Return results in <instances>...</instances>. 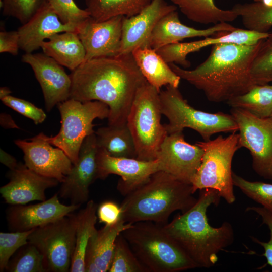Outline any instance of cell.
<instances>
[{"label":"cell","mask_w":272,"mask_h":272,"mask_svg":"<svg viewBox=\"0 0 272 272\" xmlns=\"http://www.w3.org/2000/svg\"><path fill=\"white\" fill-rule=\"evenodd\" d=\"M241 147L250 152L252 166L260 177L272 181V120L261 118L239 108H231Z\"/></svg>","instance_id":"cell-11"},{"label":"cell","mask_w":272,"mask_h":272,"mask_svg":"<svg viewBox=\"0 0 272 272\" xmlns=\"http://www.w3.org/2000/svg\"><path fill=\"white\" fill-rule=\"evenodd\" d=\"M0 124L4 128L19 129L11 115L5 113H2L0 115Z\"/></svg>","instance_id":"cell-45"},{"label":"cell","mask_w":272,"mask_h":272,"mask_svg":"<svg viewBox=\"0 0 272 272\" xmlns=\"http://www.w3.org/2000/svg\"><path fill=\"white\" fill-rule=\"evenodd\" d=\"M263 40L252 45L230 43L212 45L208 58L192 70L168 64L181 79L201 90L209 101L227 102L256 85L250 70Z\"/></svg>","instance_id":"cell-2"},{"label":"cell","mask_w":272,"mask_h":272,"mask_svg":"<svg viewBox=\"0 0 272 272\" xmlns=\"http://www.w3.org/2000/svg\"><path fill=\"white\" fill-rule=\"evenodd\" d=\"M189 20L203 24L228 23L238 16L231 9L218 8L214 0H171Z\"/></svg>","instance_id":"cell-29"},{"label":"cell","mask_w":272,"mask_h":272,"mask_svg":"<svg viewBox=\"0 0 272 272\" xmlns=\"http://www.w3.org/2000/svg\"><path fill=\"white\" fill-rule=\"evenodd\" d=\"M269 118L272 120V114L271 115V116H270Z\"/></svg>","instance_id":"cell-48"},{"label":"cell","mask_w":272,"mask_h":272,"mask_svg":"<svg viewBox=\"0 0 272 272\" xmlns=\"http://www.w3.org/2000/svg\"><path fill=\"white\" fill-rule=\"evenodd\" d=\"M98 178L104 180L110 174L121 178L117 188L126 196L147 182L155 173L160 171L158 161H143L137 158L116 157L98 148L97 153Z\"/></svg>","instance_id":"cell-15"},{"label":"cell","mask_w":272,"mask_h":272,"mask_svg":"<svg viewBox=\"0 0 272 272\" xmlns=\"http://www.w3.org/2000/svg\"><path fill=\"white\" fill-rule=\"evenodd\" d=\"M97 208L98 205L93 200H90L85 207L77 214L75 248L70 269L71 272H86L85 253L89 240L96 229Z\"/></svg>","instance_id":"cell-27"},{"label":"cell","mask_w":272,"mask_h":272,"mask_svg":"<svg viewBox=\"0 0 272 272\" xmlns=\"http://www.w3.org/2000/svg\"><path fill=\"white\" fill-rule=\"evenodd\" d=\"M203 150L200 165L192 182L194 193L210 188L217 190L228 203L235 201L231 170L236 152L241 148L238 133L219 135L213 140L196 143Z\"/></svg>","instance_id":"cell-8"},{"label":"cell","mask_w":272,"mask_h":272,"mask_svg":"<svg viewBox=\"0 0 272 272\" xmlns=\"http://www.w3.org/2000/svg\"><path fill=\"white\" fill-rule=\"evenodd\" d=\"M98 148L110 156L137 158L136 148L127 124L121 126L109 125L95 131Z\"/></svg>","instance_id":"cell-28"},{"label":"cell","mask_w":272,"mask_h":272,"mask_svg":"<svg viewBox=\"0 0 272 272\" xmlns=\"http://www.w3.org/2000/svg\"><path fill=\"white\" fill-rule=\"evenodd\" d=\"M231 108L244 110L261 118L272 114V85H255L246 93L226 102Z\"/></svg>","instance_id":"cell-31"},{"label":"cell","mask_w":272,"mask_h":272,"mask_svg":"<svg viewBox=\"0 0 272 272\" xmlns=\"http://www.w3.org/2000/svg\"><path fill=\"white\" fill-rule=\"evenodd\" d=\"M121 234L149 272H178L198 267L162 225L139 222Z\"/></svg>","instance_id":"cell-5"},{"label":"cell","mask_w":272,"mask_h":272,"mask_svg":"<svg viewBox=\"0 0 272 272\" xmlns=\"http://www.w3.org/2000/svg\"><path fill=\"white\" fill-rule=\"evenodd\" d=\"M131 225L121 219L113 225H105L101 229H96L94 231L89 240L85 253L86 272L108 271L116 238Z\"/></svg>","instance_id":"cell-24"},{"label":"cell","mask_w":272,"mask_h":272,"mask_svg":"<svg viewBox=\"0 0 272 272\" xmlns=\"http://www.w3.org/2000/svg\"><path fill=\"white\" fill-rule=\"evenodd\" d=\"M177 9L176 5L169 4L165 0H153L138 14L124 17L119 55L132 53L139 48L149 47L151 35L157 22Z\"/></svg>","instance_id":"cell-19"},{"label":"cell","mask_w":272,"mask_h":272,"mask_svg":"<svg viewBox=\"0 0 272 272\" xmlns=\"http://www.w3.org/2000/svg\"><path fill=\"white\" fill-rule=\"evenodd\" d=\"M33 230L0 233L1 271L6 270L13 255L28 243V237Z\"/></svg>","instance_id":"cell-38"},{"label":"cell","mask_w":272,"mask_h":272,"mask_svg":"<svg viewBox=\"0 0 272 272\" xmlns=\"http://www.w3.org/2000/svg\"><path fill=\"white\" fill-rule=\"evenodd\" d=\"M48 3L64 23L79 27L90 17L88 12L80 8L74 0H49Z\"/></svg>","instance_id":"cell-39"},{"label":"cell","mask_w":272,"mask_h":272,"mask_svg":"<svg viewBox=\"0 0 272 272\" xmlns=\"http://www.w3.org/2000/svg\"><path fill=\"white\" fill-rule=\"evenodd\" d=\"M19 49V36L17 30L0 32V53L17 55Z\"/></svg>","instance_id":"cell-43"},{"label":"cell","mask_w":272,"mask_h":272,"mask_svg":"<svg viewBox=\"0 0 272 272\" xmlns=\"http://www.w3.org/2000/svg\"><path fill=\"white\" fill-rule=\"evenodd\" d=\"M77 214L72 213L34 229L28 242L44 257L47 271H70L75 248Z\"/></svg>","instance_id":"cell-10"},{"label":"cell","mask_w":272,"mask_h":272,"mask_svg":"<svg viewBox=\"0 0 272 272\" xmlns=\"http://www.w3.org/2000/svg\"><path fill=\"white\" fill-rule=\"evenodd\" d=\"M162 114L159 92L147 82L138 90L126 121L138 159L156 160L160 146L168 134L161 123Z\"/></svg>","instance_id":"cell-6"},{"label":"cell","mask_w":272,"mask_h":272,"mask_svg":"<svg viewBox=\"0 0 272 272\" xmlns=\"http://www.w3.org/2000/svg\"><path fill=\"white\" fill-rule=\"evenodd\" d=\"M70 75V98L105 103L109 108L108 125L114 126L126 124L135 94L147 82L132 53L86 60Z\"/></svg>","instance_id":"cell-1"},{"label":"cell","mask_w":272,"mask_h":272,"mask_svg":"<svg viewBox=\"0 0 272 272\" xmlns=\"http://www.w3.org/2000/svg\"><path fill=\"white\" fill-rule=\"evenodd\" d=\"M234 186L247 197L259 203L272 213V184L261 181H250L232 173Z\"/></svg>","instance_id":"cell-36"},{"label":"cell","mask_w":272,"mask_h":272,"mask_svg":"<svg viewBox=\"0 0 272 272\" xmlns=\"http://www.w3.org/2000/svg\"><path fill=\"white\" fill-rule=\"evenodd\" d=\"M97 215L100 223L113 225L121 220V208L114 201H104L98 206Z\"/></svg>","instance_id":"cell-42"},{"label":"cell","mask_w":272,"mask_h":272,"mask_svg":"<svg viewBox=\"0 0 272 272\" xmlns=\"http://www.w3.org/2000/svg\"><path fill=\"white\" fill-rule=\"evenodd\" d=\"M246 211H253L257 214L261 218L262 224L266 225L269 230L270 238L267 242L261 241L254 237H251L252 241L256 243L264 249L262 256H264L267 260V264L272 268V213L262 207L251 206L248 207Z\"/></svg>","instance_id":"cell-41"},{"label":"cell","mask_w":272,"mask_h":272,"mask_svg":"<svg viewBox=\"0 0 272 272\" xmlns=\"http://www.w3.org/2000/svg\"><path fill=\"white\" fill-rule=\"evenodd\" d=\"M9 181L0 188L5 202L11 205H26L33 201L46 200L45 191L56 186L55 179L41 175L19 163L8 173Z\"/></svg>","instance_id":"cell-20"},{"label":"cell","mask_w":272,"mask_h":272,"mask_svg":"<svg viewBox=\"0 0 272 272\" xmlns=\"http://www.w3.org/2000/svg\"><path fill=\"white\" fill-rule=\"evenodd\" d=\"M41 48L44 54L71 71L85 61V49L77 32L55 34L45 41Z\"/></svg>","instance_id":"cell-25"},{"label":"cell","mask_w":272,"mask_h":272,"mask_svg":"<svg viewBox=\"0 0 272 272\" xmlns=\"http://www.w3.org/2000/svg\"><path fill=\"white\" fill-rule=\"evenodd\" d=\"M57 105L61 116L60 129L54 137L46 135V139L62 150L75 164L84 140L95 132L93 121L96 118H108L109 108L99 101L82 102L71 98Z\"/></svg>","instance_id":"cell-9"},{"label":"cell","mask_w":272,"mask_h":272,"mask_svg":"<svg viewBox=\"0 0 272 272\" xmlns=\"http://www.w3.org/2000/svg\"><path fill=\"white\" fill-rule=\"evenodd\" d=\"M194 193L192 184L157 171L125 196L120 205L121 219L126 223L150 221L163 225L174 212L184 213L196 203Z\"/></svg>","instance_id":"cell-4"},{"label":"cell","mask_w":272,"mask_h":272,"mask_svg":"<svg viewBox=\"0 0 272 272\" xmlns=\"http://www.w3.org/2000/svg\"><path fill=\"white\" fill-rule=\"evenodd\" d=\"M6 271L47 272L43 255L35 245L29 242L16 252L10 260Z\"/></svg>","instance_id":"cell-33"},{"label":"cell","mask_w":272,"mask_h":272,"mask_svg":"<svg viewBox=\"0 0 272 272\" xmlns=\"http://www.w3.org/2000/svg\"><path fill=\"white\" fill-rule=\"evenodd\" d=\"M269 34V32L262 33L237 28L230 32L218 34L216 37H208L190 42H178L167 45L157 49L156 51L167 63H173L187 68L190 66V62L187 59V56L190 53L219 43L252 45L265 39Z\"/></svg>","instance_id":"cell-21"},{"label":"cell","mask_w":272,"mask_h":272,"mask_svg":"<svg viewBox=\"0 0 272 272\" xmlns=\"http://www.w3.org/2000/svg\"><path fill=\"white\" fill-rule=\"evenodd\" d=\"M203 149L187 142L183 132L168 134L161 144L156 160L160 171H164L180 181L192 184L200 165Z\"/></svg>","instance_id":"cell-12"},{"label":"cell","mask_w":272,"mask_h":272,"mask_svg":"<svg viewBox=\"0 0 272 272\" xmlns=\"http://www.w3.org/2000/svg\"><path fill=\"white\" fill-rule=\"evenodd\" d=\"M11 93V91L8 87H1L0 88V99L2 100L3 98L10 95Z\"/></svg>","instance_id":"cell-46"},{"label":"cell","mask_w":272,"mask_h":272,"mask_svg":"<svg viewBox=\"0 0 272 272\" xmlns=\"http://www.w3.org/2000/svg\"><path fill=\"white\" fill-rule=\"evenodd\" d=\"M132 54L147 82L159 93L163 86L178 87L181 79L156 50L147 47L139 48Z\"/></svg>","instance_id":"cell-26"},{"label":"cell","mask_w":272,"mask_h":272,"mask_svg":"<svg viewBox=\"0 0 272 272\" xmlns=\"http://www.w3.org/2000/svg\"><path fill=\"white\" fill-rule=\"evenodd\" d=\"M56 193L39 203L12 205L7 211L6 219L13 231H26L52 223L78 209L80 205L62 203Z\"/></svg>","instance_id":"cell-18"},{"label":"cell","mask_w":272,"mask_h":272,"mask_svg":"<svg viewBox=\"0 0 272 272\" xmlns=\"http://www.w3.org/2000/svg\"><path fill=\"white\" fill-rule=\"evenodd\" d=\"M109 272H149L121 234L117 237Z\"/></svg>","instance_id":"cell-34"},{"label":"cell","mask_w":272,"mask_h":272,"mask_svg":"<svg viewBox=\"0 0 272 272\" xmlns=\"http://www.w3.org/2000/svg\"><path fill=\"white\" fill-rule=\"evenodd\" d=\"M262 0H254V2H261Z\"/></svg>","instance_id":"cell-47"},{"label":"cell","mask_w":272,"mask_h":272,"mask_svg":"<svg viewBox=\"0 0 272 272\" xmlns=\"http://www.w3.org/2000/svg\"><path fill=\"white\" fill-rule=\"evenodd\" d=\"M22 61L32 69L41 86L47 112L70 99L72 80L63 66L44 53H25Z\"/></svg>","instance_id":"cell-16"},{"label":"cell","mask_w":272,"mask_h":272,"mask_svg":"<svg viewBox=\"0 0 272 272\" xmlns=\"http://www.w3.org/2000/svg\"><path fill=\"white\" fill-rule=\"evenodd\" d=\"M49 0H0L4 15L17 19L22 24L27 22Z\"/></svg>","instance_id":"cell-37"},{"label":"cell","mask_w":272,"mask_h":272,"mask_svg":"<svg viewBox=\"0 0 272 272\" xmlns=\"http://www.w3.org/2000/svg\"><path fill=\"white\" fill-rule=\"evenodd\" d=\"M236 28L228 23L223 22L207 29H197L182 24L178 12L175 10L164 16L157 22L151 35L149 47L156 50L184 39L211 37L221 33L230 32Z\"/></svg>","instance_id":"cell-23"},{"label":"cell","mask_w":272,"mask_h":272,"mask_svg":"<svg viewBox=\"0 0 272 272\" xmlns=\"http://www.w3.org/2000/svg\"><path fill=\"white\" fill-rule=\"evenodd\" d=\"M153 0H86V8L90 17L96 21L111 18L135 15Z\"/></svg>","instance_id":"cell-30"},{"label":"cell","mask_w":272,"mask_h":272,"mask_svg":"<svg viewBox=\"0 0 272 272\" xmlns=\"http://www.w3.org/2000/svg\"><path fill=\"white\" fill-rule=\"evenodd\" d=\"M98 150L96 135L93 133L84 140L78 161L61 182L58 193L60 197L73 205H81L88 201L89 187L98 179Z\"/></svg>","instance_id":"cell-14"},{"label":"cell","mask_w":272,"mask_h":272,"mask_svg":"<svg viewBox=\"0 0 272 272\" xmlns=\"http://www.w3.org/2000/svg\"><path fill=\"white\" fill-rule=\"evenodd\" d=\"M250 74L256 85L272 82V33L262 42L252 62Z\"/></svg>","instance_id":"cell-35"},{"label":"cell","mask_w":272,"mask_h":272,"mask_svg":"<svg viewBox=\"0 0 272 272\" xmlns=\"http://www.w3.org/2000/svg\"><path fill=\"white\" fill-rule=\"evenodd\" d=\"M41 132L28 139L16 140L15 144L24 153L25 165L45 177L61 183L73 167L70 159L61 149L53 147Z\"/></svg>","instance_id":"cell-13"},{"label":"cell","mask_w":272,"mask_h":272,"mask_svg":"<svg viewBox=\"0 0 272 272\" xmlns=\"http://www.w3.org/2000/svg\"><path fill=\"white\" fill-rule=\"evenodd\" d=\"M78 28L77 25L63 23L48 3L18 29L20 49L33 53L53 35L66 31L78 33Z\"/></svg>","instance_id":"cell-22"},{"label":"cell","mask_w":272,"mask_h":272,"mask_svg":"<svg viewBox=\"0 0 272 272\" xmlns=\"http://www.w3.org/2000/svg\"><path fill=\"white\" fill-rule=\"evenodd\" d=\"M124 17L117 16L103 21L90 17L79 27L78 34L85 49V61L119 55Z\"/></svg>","instance_id":"cell-17"},{"label":"cell","mask_w":272,"mask_h":272,"mask_svg":"<svg viewBox=\"0 0 272 272\" xmlns=\"http://www.w3.org/2000/svg\"><path fill=\"white\" fill-rule=\"evenodd\" d=\"M221 197L213 189L199 190L196 203L163 225L166 232L182 248L198 267L210 268L218 260V253L234 242L231 224L224 222L217 228L210 225L208 208L217 206Z\"/></svg>","instance_id":"cell-3"},{"label":"cell","mask_w":272,"mask_h":272,"mask_svg":"<svg viewBox=\"0 0 272 272\" xmlns=\"http://www.w3.org/2000/svg\"><path fill=\"white\" fill-rule=\"evenodd\" d=\"M162 114L168 119L164 126L171 134L190 128L198 132L203 141L216 133L237 132L238 125L231 114L222 112L210 113L191 106L178 88L167 86L159 93Z\"/></svg>","instance_id":"cell-7"},{"label":"cell","mask_w":272,"mask_h":272,"mask_svg":"<svg viewBox=\"0 0 272 272\" xmlns=\"http://www.w3.org/2000/svg\"><path fill=\"white\" fill-rule=\"evenodd\" d=\"M0 161L11 170L16 168L19 164L14 157L2 149L0 150Z\"/></svg>","instance_id":"cell-44"},{"label":"cell","mask_w":272,"mask_h":272,"mask_svg":"<svg viewBox=\"0 0 272 272\" xmlns=\"http://www.w3.org/2000/svg\"><path fill=\"white\" fill-rule=\"evenodd\" d=\"M1 100L5 105L33 120L36 125L42 123L46 118L41 108L24 99L9 95Z\"/></svg>","instance_id":"cell-40"},{"label":"cell","mask_w":272,"mask_h":272,"mask_svg":"<svg viewBox=\"0 0 272 272\" xmlns=\"http://www.w3.org/2000/svg\"><path fill=\"white\" fill-rule=\"evenodd\" d=\"M231 10L241 18L246 29L266 33L272 27V5L254 2L235 4Z\"/></svg>","instance_id":"cell-32"}]
</instances>
